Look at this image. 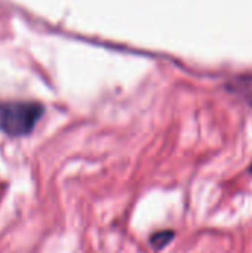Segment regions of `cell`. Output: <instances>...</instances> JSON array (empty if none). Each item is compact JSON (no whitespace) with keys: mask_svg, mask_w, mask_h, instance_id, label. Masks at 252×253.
Listing matches in <instances>:
<instances>
[{"mask_svg":"<svg viewBox=\"0 0 252 253\" xmlns=\"http://www.w3.org/2000/svg\"><path fill=\"white\" fill-rule=\"evenodd\" d=\"M172 239H174V233H172V231H160V233L153 234L151 239H150V242H151L153 248L162 249V248H165Z\"/></svg>","mask_w":252,"mask_h":253,"instance_id":"obj_2","label":"cell"},{"mask_svg":"<svg viewBox=\"0 0 252 253\" xmlns=\"http://www.w3.org/2000/svg\"><path fill=\"white\" fill-rule=\"evenodd\" d=\"M251 169H252V168H251Z\"/></svg>","mask_w":252,"mask_h":253,"instance_id":"obj_3","label":"cell"},{"mask_svg":"<svg viewBox=\"0 0 252 253\" xmlns=\"http://www.w3.org/2000/svg\"><path fill=\"white\" fill-rule=\"evenodd\" d=\"M42 116L43 107L37 102H0V132L9 136L30 135Z\"/></svg>","mask_w":252,"mask_h":253,"instance_id":"obj_1","label":"cell"}]
</instances>
